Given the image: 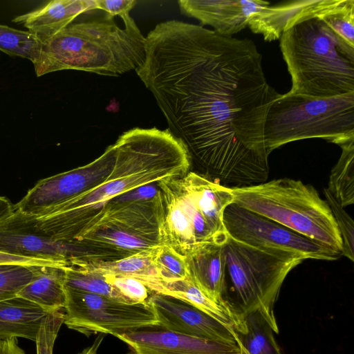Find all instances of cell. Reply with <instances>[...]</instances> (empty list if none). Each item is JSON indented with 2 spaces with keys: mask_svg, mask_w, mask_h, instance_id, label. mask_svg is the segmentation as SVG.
Listing matches in <instances>:
<instances>
[{
  "mask_svg": "<svg viewBox=\"0 0 354 354\" xmlns=\"http://www.w3.org/2000/svg\"><path fill=\"white\" fill-rule=\"evenodd\" d=\"M23 265L28 266H68L65 263L33 259L0 251V265Z\"/></svg>",
  "mask_w": 354,
  "mask_h": 354,
  "instance_id": "35",
  "label": "cell"
},
{
  "mask_svg": "<svg viewBox=\"0 0 354 354\" xmlns=\"http://www.w3.org/2000/svg\"><path fill=\"white\" fill-rule=\"evenodd\" d=\"M314 3L297 1L279 37L291 77L288 93L310 98L354 93V48L314 13Z\"/></svg>",
  "mask_w": 354,
  "mask_h": 354,
  "instance_id": "3",
  "label": "cell"
},
{
  "mask_svg": "<svg viewBox=\"0 0 354 354\" xmlns=\"http://www.w3.org/2000/svg\"><path fill=\"white\" fill-rule=\"evenodd\" d=\"M39 266L0 265V301L17 297L35 275Z\"/></svg>",
  "mask_w": 354,
  "mask_h": 354,
  "instance_id": "29",
  "label": "cell"
},
{
  "mask_svg": "<svg viewBox=\"0 0 354 354\" xmlns=\"http://www.w3.org/2000/svg\"><path fill=\"white\" fill-rule=\"evenodd\" d=\"M0 251L33 259L65 263L75 258L72 242L52 239L37 230L28 216L15 211L0 224Z\"/></svg>",
  "mask_w": 354,
  "mask_h": 354,
  "instance_id": "15",
  "label": "cell"
},
{
  "mask_svg": "<svg viewBox=\"0 0 354 354\" xmlns=\"http://www.w3.org/2000/svg\"><path fill=\"white\" fill-rule=\"evenodd\" d=\"M43 41L30 31L0 24V50L9 56L26 58L34 64L39 58Z\"/></svg>",
  "mask_w": 354,
  "mask_h": 354,
  "instance_id": "26",
  "label": "cell"
},
{
  "mask_svg": "<svg viewBox=\"0 0 354 354\" xmlns=\"http://www.w3.org/2000/svg\"><path fill=\"white\" fill-rule=\"evenodd\" d=\"M158 324L167 329L213 341L237 344L235 330L189 303L153 292L147 299Z\"/></svg>",
  "mask_w": 354,
  "mask_h": 354,
  "instance_id": "13",
  "label": "cell"
},
{
  "mask_svg": "<svg viewBox=\"0 0 354 354\" xmlns=\"http://www.w3.org/2000/svg\"><path fill=\"white\" fill-rule=\"evenodd\" d=\"M224 249L233 292L229 307L242 319L259 311L278 333L274 304L286 277L304 260L259 249L229 235Z\"/></svg>",
  "mask_w": 354,
  "mask_h": 354,
  "instance_id": "9",
  "label": "cell"
},
{
  "mask_svg": "<svg viewBox=\"0 0 354 354\" xmlns=\"http://www.w3.org/2000/svg\"><path fill=\"white\" fill-rule=\"evenodd\" d=\"M111 171L100 183L76 196L31 216L34 227L52 239L73 242L100 218L111 201L138 187L180 177L192 165L183 143L168 129L135 127L114 143Z\"/></svg>",
  "mask_w": 354,
  "mask_h": 354,
  "instance_id": "2",
  "label": "cell"
},
{
  "mask_svg": "<svg viewBox=\"0 0 354 354\" xmlns=\"http://www.w3.org/2000/svg\"><path fill=\"white\" fill-rule=\"evenodd\" d=\"M95 2L97 10L104 11L111 18L129 14L137 3L135 0H95Z\"/></svg>",
  "mask_w": 354,
  "mask_h": 354,
  "instance_id": "33",
  "label": "cell"
},
{
  "mask_svg": "<svg viewBox=\"0 0 354 354\" xmlns=\"http://www.w3.org/2000/svg\"><path fill=\"white\" fill-rule=\"evenodd\" d=\"M340 147L341 156L331 169L327 189L345 207L354 203V141Z\"/></svg>",
  "mask_w": 354,
  "mask_h": 354,
  "instance_id": "25",
  "label": "cell"
},
{
  "mask_svg": "<svg viewBox=\"0 0 354 354\" xmlns=\"http://www.w3.org/2000/svg\"><path fill=\"white\" fill-rule=\"evenodd\" d=\"M246 330L235 331L241 354H283L272 328L263 315L255 311L245 317Z\"/></svg>",
  "mask_w": 354,
  "mask_h": 354,
  "instance_id": "23",
  "label": "cell"
},
{
  "mask_svg": "<svg viewBox=\"0 0 354 354\" xmlns=\"http://www.w3.org/2000/svg\"><path fill=\"white\" fill-rule=\"evenodd\" d=\"M66 267H37L32 281L19 291L17 297L38 305L49 313L64 310L66 301Z\"/></svg>",
  "mask_w": 354,
  "mask_h": 354,
  "instance_id": "21",
  "label": "cell"
},
{
  "mask_svg": "<svg viewBox=\"0 0 354 354\" xmlns=\"http://www.w3.org/2000/svg\"><path fill=\"white\" fill-rule=\"evenodd\" d=\"M64 319V309L52 312L44 319L36 339L37 354H53L55 342Z\"/></svg>",
  "mask_w": 354,
  "mask_h": 354,
  "instance_id": "31",
  "label": "cell"
},
{
  "mask_svg": "<svg viewBox=\"0 0 354 354\" xmlns=\"http://www.w3.org/2000/svg\"><path fill=\"white\" fill-rule=\"evenodd\" d=\"M157 186L164 209L163 245L187 257L204 244L226 243L223 213L234 200L229 187L194 171L160 180Z\"/></svg>",
  "mask_w": 354,
  "mask_h": 354,
  "instance_id": "5",
  "label": "cell"
},
{
  "mask_svg": "<svg viewBox=\"0 0 354 354\" xmlns=\"http://www.w3.org/2000/svg\"><path fill=\"white\" fill-rule=\"evenodd\" d=\"M178 3L182 14L227 37L248 27L252 16L270 4L261 0H180Z\"/></svg>",
  "mask_w": 354,
  "mask_h": 354,
  "instance_id": "16",
  "label": "cell"
},
{
  "mask_svg": "<svg viewBox=\"0 0 354 354\" xmlns=\"http://www.w3.org/2000/svg\"><path fill=\"white\" fill-rule=\"evenodd\" d=\"M158 191L157 182L140 186L115 198L109 204L149 200L154 197Z\"/></svg>",
  "mask_w": 354,
  "mask_h": 354,
  "instance_id": "34",
  "label": "cell"
},
{
  "mask_svg": "<svg viewBox=\"0 0 354 354\" xmlns=\"http://www.w3.org/2000/svg\"><path fill=\"white\" fill-rule=\"evenodd\" d=\"M120 28L106 14L72 23L43 41L33 64L37 77L62 70L106 76L135 71L145 62L146 38L129 14Z\"/></svg>",
  "mask_w": 354,
  "mask_h": 354,
  "instance_id": "4",
  "label": "cell"
},
{
  "mask_svg": "<svg viewBox=\"0 0 354 354\" xmlns=\"http://www.w3.org/2000/svg\"><path fill=\"white\" fill-rule=\"evenodd\" d=\"M185 259L191 281L211 300L231 310L224 300L227 290L224 244H204Z\"/></svg>",
  "mask_w": 354,
  "mask_h": 354,
  "instance_id": "17",
  "label": "cell"
},
{
  "mask_svg": "<svg viewBox=\"0 0 354 354\" xmlns=\"http://www.w3.org/2000/svg\"><path fill=\"white\" fill-rule=\"evenodd\" d=\"M103 339V335H100L97 339L95 340L93 344L87 347L86 348L84 349L79 354H97L98 348L102 342Z\"/></svg>",
  "mask_w": 354,
  "mask_h": 354,
  "instance_id": "38",
  "label": "cell"
},
{
  "mask_svg": "<svg viewBox=\"0 0 354 354\" xmlns=\"http://www.w3.org/2000/svg\"><path fill=\"white\" fill-rule=\"evenodd\" d=\"M66 288L64 324L87 337L113 336L158 323L151 306L129 304L111 297Z\"/></svg>",
  "mask_w": 354,
  "mask_h": 354,
  "instance_id": "10",
  "label": "cell"
},
{
  "mask_svg": "<svg viewBox=\"0 0 354 354\" xmlns=\"http://www.w3.org/2000/svg\"><path fill=\"white\" fill-rule=\"evenodd\" d=\"M115 159L113 144L93 162L38 181L15 205V211L25 216H39L100 183L111 171Z\"/></svg>",
  "mask_w": 354,
  "mask_h": 354,
  "instance_id": "12",
  "label": "cell"
},
{
  "mask_svg": "<svg viewBox=\"0 0 354 354\" xmlns=\"http://www.w3.org/2000/svg\"><path fill=\"white\" fill-rule=\"evenodd\" d=\"M109 283L114 286L129 304L146 302L153 293L140 281L127 277L104 275Z\"/></svg>",
  "mask_w": 354,
  "mask_h": 354,
  "instance_id": "32",
  "label": "cell"
},
{
  "mask_svg": "<svg viewBox=\"0 0 354 354\" xmlns=\"http://www.w3.org/2000/svg\"><path fill=\"white\" fill-rule=\"evenodd\" d=\"M230 190L236 205L342 255V239L330 207L313 185L285 178Z\"/></svg>",
  "mask_w": 354,
  "mask_h": 354,
  "instance_id": "6",
  "label": "cell"
},
{
  "mask_svg": "<svg viewBox=\"0 0 354 354\" xmlns=\"http://www.w3.org/2000/svg\"><path fill=\"white\" fill-rule=\"evenodd\" d=\"M65 288L128 303L118 290L107 281L104 275L82 271L71 266L65 268Z\"/></svg>",
  "mask_w": 354,
  "mask_h": 354,
  "instance_id": "27",
  "label": "cell"
},
{
  "mask_svg": "<svg viewBox=\"0 0 354 354\" xmlns=\"http://www.w3.org/2000/svg\"><path fill=\"white\" fill-rule=\"evenodd\" d=\"M15 212V206L7 198L0 196V224L11 217Z\"/></svg>",
  "mask_w": 354,
  "mask_h": 354,
  "instance_id": "37",
  "label": "cell"
},
{
  "mask_svg": "<svg viewBox=\"0 0 354 354\" xmlns=\"http://www.w3.org/2000/svg\"><path fill=\"white\" fill-rule=\"evenodd\" d=\"M163 295L182 299L201 310L220 322L231 326L235 331L246 330L245 319H242L226 307L211 300L189 278L163 283Z\"/></svg>",
  "mask_w": 354,
  "mask_h": 354,
  "instance_id": "22",
  "label": "cell"
},
{
  "mask_svg": "<svg viewBox=\"0 0 354 354\" xmlns=\"http://www.w3.org/2000/svg\"><path fill=\"white\" fill-rule=\"evenodd\" d=\"M145 38L135 71L191 162L223 186L266 182L265 120L281 94L268 83L255 44L178 20L158 24Z\"/></svg>",
  "mask_w": 354,
  "mask_h": 354,
  "instance_id": "1",
  "label": "cell"
},
{
  "mask_svg": "<svg viewBox=\"0 0 354 354\" xmlns=\"http://www.w3.org/2000/svg\"><path fill=\"white\" fill-rule=\"evenodd\" d=\"M230 236L250 246L292 257L335 260L342 255L288 227L235 203L223 213Z\"/></svg>",
  "mask_w": 354,
  "mask_h": 354,
  "instance_id": "11",
  "label": "cell"
},
{
  "mask_svg": "<svg viewBox=\"0 0 354 354\" xmlns=\"http://www.w3.org/2000/svg\"><path fill=\"white\" fill-rule=\"evenodd\" d=\"M154 263L162 284L189 278L185 257L167 245L157 248Z\"/></svg>",
  "mask_w": 354,
  "mask_h": 354,
  "instance_id": "28",
  "label": "cell"
},
{
  "mask_svg": "<svg viewBox=\"0 0 354 354\" xmlns=\"http://www.w3.org/2000/svg\"><path fill=\"white\" fill-rule=\"evenodd\" d=\"M264 138L268 155L304 139L321 138L339 147L354 141V93L324 98L281 94L266 114Z\"/></svg>",
  "mask_w": 354,
  "mask_h": 354,
  "instance_id": "7",
  "label": "cell"
},
{
  "mask_svg": "<svg viewBox=\"0 0 354 354\" xmlns=\"http://www.w3.org/2000/svg\"><path fill=\"white\" fill-rule=\"evenodd\" d=\"M160 191L151 199L109 204L99 221L73 241L74 259L108 261L162 245Z\"/></svg>",
  "mask_w": 354,
  "mask_h": 354,
  "instance_id": "8",
  "label": "cell"
},
{
  "mask_svg": "<svg viewBox=\"0 0 354 354\" xmlns=\"http://www.w3.org/2000/svg\"><path fill=\"white\" fill-rule=\"evenodd\" d=\"M0 354H25L19 346L17 337L0 340Z\"/></svg>",
  "mask_w": 354,
  "mask_h": 354,
  "instance_id": "36",
  "label": "cell"
},
{
  "mask_svg": "<svg viewBox=\"0 0 354 354\" xmlns=\"http://www.w3.org/2000/svg\"><path fill=\"white\" fill-rule=\"evenodd\" d=\"M48 313L19 297L0 301V340L24 337L36 342L41 323Z\"/></svg>",
  "mask_w": 354,
  "mask_h": 354,
  "instance_id": "20",
  "label": "cell"
},
{
  "mask_svg": "<svg viewBox=\"0 0 354 354\" xmlns=\"http://www.w3.org/2000/svg\"><path fill=\"white\" fill-rule=\"evenodd\" d=\"M158 247L114 261L73 259L69 266L102 275L134 278L142 282L152 292L162 294L163 286L154 263V256Z\"/></svg>",
  "mask_w": 354,
  "mask_h": 354,
  "instance_id": "19",
  "label": "cell"
},
{
  "mask_svg": "<svg viewBox=\"0 0 354 354\" xmlns=\"http://www.w3.org/2000/svg\"><path fill=\"white\" fill-rule=\"evenodd\" d=\"M314 13L354 48V0H315Z\"/></svg>",
  "mask_w": 354,
  "mask_h": 354,
  "instance_id": "24",
  "label": "cell"
},
{
  "mask_svg": "<svg viewBox=\"0 0 354 354\" xmlns=\"http://www.w3.org/2000/svg\"><path fill=\"white\" fill-rule=\"evenodd\" d=\"M95 10V0H53L12 21L22 24L43 41L72 24L81 14Z\"/></svg>",
  "mask_w": 354,
  "mask_h": 354,
  "instance_id": "18",
  "label": "cell"
},
{
  "mask_svg": "<svg viewBox=\"0 0 354 354\" xmlns=\"http://www.w3.org/2000/svg\"><path fill=\"white\" fill-rule=\"evenodd\" d=\"M115 337L129 346L131 354H241L238 344L174 332L158 323Z\"/></svg>",
  "mask_w": 354,
  "mask_h": 354,
  "instance_id": "14",
  "label": "cell"
},
{
  "mask_svg": "<svg viewBox=\"0 0 354 354\" xmlns=\"http://www.w3.org/2000/svg\"><path fill=\"white\" fill-rule=\"evenodd\" d=\"M332 214L334 217L342 239V255L351 261H354V223L349 214L345 211L327 188L324 189Z\"/></svg>",
  "mask_w": 354,
  "mask_h": 354,
  "instance_id": "30",
  "label": "cell"
}]
</instances>
